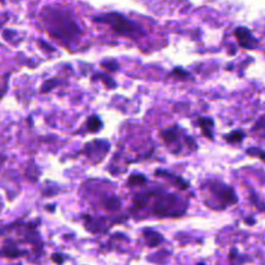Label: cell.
<instances>
[{
  "label": "cell",
  "instance_id": "2",
  "mask_svg": "<svg viewBox=\"0 0 265 265\" xmlns=\"http://www.w3.org/2000/svg\"><path fill=\"white\" fill-rule=\"evenodd\" d=\"M95 21L101 24L109 25L114 32L118 35L128 36V38H139L144 34V30L140 25H137L134 21H129L124 16L119 13H106L95 18Z\"/></svg>",
  "mask_w": 265,
  "mask_h": 265
},
{
  "label": "cell",
  "instance_id": "18",
  "mask_svg": "<svg viewBox=\"0 0 265 265\" xmlns=\"http://www.w3.org/2000/svg\"><path fill=\"white\" fill-rule=\"evenodd\" d=\"M96 78H100V79H104V80H102V82L105 83L106 85H108V87H115V83L113 82V79L110 78V76H108V75H105V74H99V75L96 76Z\"/></svg>",
  "mask_w": 265,
  "mask_h": 265
},
{
  "label": "cell",
  "instance_id": "4",
  "mask_svg": "<svg viewBox=\"0 0 265 265\" xmlns=\"http://www.w3.org/2000/svg\"><path fill=\"white\" fill-rule=\"evenodd\" d=\"M208 190L216 199L222 202L224 206H232L236 204L238 198H237L236 193L227 184L223 183H211L208 184Z\"/></svg>",
  "mask_w": 265,
  "mask_h": 265
},
{
  "label": "cell",
  "instance_id": "1",
  "mask_svg": "<svg viewBox=\"0 0 265 265\" xmlns=\"http://www.w3.org/2000/svg\"><path fill=\"white\" fill-rule=\"evenodd\" d=\"M41 18L50 35L57 40L70 43L80 35V27L66 9L47 7L41 13Z\"/></svg>",
  "mask_w": 265,
  "mask_h": 265
},
{
  "label": "cell",
  "instance_id": "10",
  "mask_svg": "<svg viewBox=\"0 0 265 265\" xmlns=\"http://www.w3.org/2000/svg\"><path fill=\"white\" fill-rule=\"evenodd\" d=\"M157 175H162V176H164V178H166V176H168V178H171L172 180H173V183H175L176 187H178L179 189H181V190L188 189V188H189V183H188V181L183 180V179L178 178V176L169 175L168 172H166V171H159V169H158V171H157Z\"/></svg>",
  "mask_w": 265,
  "mask_h": 265
},
{
  "label": "cell",
  "instance_id": "13",
  "mask_svg": "<svg viewBox=\"0 0 265 265\" xmlns=\"http://www.w3.org/2000/svg\"><path fill=\"white\" fill-rule=\"evenodd\" d=\"M102 127V122L97 117H91L87 122V128L91 132H97Z\"/></svg>",
  "mask_w": 265,
  "mask_h": 265
},
{
  "label": "cell",
  "instance_id": "14",
  "mask_svg": "<svg viewBox=\"0 0 265 265\" xmlns=\"http://www.w3.org/2000/svg\"><path fill=\"white\" fill-rule=\"evenodd\" d=\"M105 207L110 211H117L119 210L120 201L118 198H115V197H111V198L106 199L105 201Z\"/></svg>",
  "mask_w": 265,
  "mask_h": 265
},
{
  "label": "cell",
  "instance_id": "5",
  "mask_svg": "<svg viewBox=\"0 0 265 265\" xmlns=\"http://www.w3.org/2000/svg\"><path fill=\"white\" fill-rule=\"evenodd\" d=\"M234 35H236L237 40H238L241 47L246 48V50H255V48H256L257 40L253 38L252 32H251L247 27H237L236 31H234Z\"/></svg>",
  "mask_w": 265,
  "mask_h": 265
},
{
  "label": "cell",
  "instance_id": "8",
  "mask_svg": "<svg viewBox=\"0 0 265 265\" xmlns=\"http://www.w3.org/2000/svg\"><path fill=\"white\" fill-rule=\"evenodd\" d=\"M162 137L163 140L166 141L167 145H175L180 140V131H179L176 127H172V128H167L164 131H162Z\"/></svg>",
  "mask_w": 265,
  "mask_h": 265
},
{
  "label": "cell",
  "instance_id": "9",
  "mask_svg": "<svg viewBox=\"0 0 265 265\" xmlns=\"http://www.w3.org/2000/svg\"><path fill=\"white\" fill-rule=\"evenodd\" d=\"M213 124H215V123H213V120L211 119V118H201V119L198 120V125L202 128V132H203L204 136L208 137V139H213Z\"/></svg>",
  "mask_w": 265,
  "mask_h": 265
},
{
  "label": "cell",
  "instance_id": "16",
  "mask_svg": "<svg viewBox=\"0 0 265 265\" xmlns=\"http://www.w3.org/2000/svg\"><path fill=\"white\" fill-rule=\"evenodd\" d=\"M148 183V179L144 175H132L128 179V185H143Z\"/></svg>",
  "mask_w": 265,
  "mask_h": 265
},
{
  "label": "cell",
  "instance_id": "15",
  "mask_svg": "<svg viewBox=\"0 0 265 265\" xmlns=\"http://www.w3.org/2000/svg\"><path fill=\"white\" fill-rule=\"evenodd\" d=\"M246 153H247L248 155H251V157H257L265 162V150H262V149L248 148L247 150H246Z\"/></svg>",
  "mask_w": 265,
  "mask_h": 265
},
{
  "label": "cell",
  "instance_id": "11",
  "mask_svg": "<svg viewBox=\"0 0 265 265\" xmlns=\"http://www.w3.org/2000/svg\"><path fill=\"white\" fill-rule=\"evenodd\" d=\"M154 194H155V192H153V190H150V192H145V193H139V194H137L134 198L135 204H136L137 207L145 206V204L148 203L149 199L152 198Z\"/></svg>",
  "mask_w": 265,
  "mask_h": 265
},
{
  "label": "cell",
  "instance_id": "12",
  "mask_svg": "<svg viewBox=\"0 0 265 265\" xmlns=\"http://www.w3.org/2000/svg\"><path fill=\"white\" fill-rule=\"evenodd\" d=\"M243 139H245V134H243L242 131H233L232 134H229V135H227V136H225V140H227L228 143H230V144L241 143Z\"/></svg>",
  "mask_w": 265,
  "mask_h": 265
},
{
  "label": "cell",
  "instance_id": "21",
  "mask_svg": "<svg viewBox=\"0 0 265 265\" xmlns=\"http://www.w3.org/2000/svg\"><path fill=\"white\" fill-rule=\"evenodd\" d=\"M52 260L55 262H57V264H62V262H64V257H62L61 255H57V253H55V255H53Z\"/></svg>",
  "mask_w": 265,
  "mask_h": 265
},
{
  "label": "cell",
  "instance_id": "20",
  "mask_svg": "<svg viewBox=\"0 0 265 265\" xmlns=\"http://www.w3.org/2000/svg\"><path fill=\"white\" fill-rule=\"evenodd\" d=\"M172 73L175 74L176 76H180V78H184V76H189V74H188L185 70H183L181 67H176V69H173Z\"/></svg>",
  "mask_w": 265,
  "mask_h": 265
},
{
  "label": "cell",
  "instance_id": "3",
  "mask_svg": "<svg viewBox=\"0 0 265 265\" xmlns=\"http://www.w3.org/2000/svg\"><path fill=\"white\" fill-rule=\"evenodd\" d=\"M153 212L160 217H178L185 212V207L180 199L172 193L159 194L154 202Z\"/></svg>",
  "mask_w": 265,
  "mask_h": 265
},
{
  "label": "cell",
  "instance_id": "7",
  "mask_svg": "<svg viewBox=\"0 0 265 265\" xmlns=\"http://www.w3.org/2000/svg\"><path fill=\"white\" fill-rule=\"evenodd\" d=\"M143 234H144V238H145L146 243H148V246H150V247H155V246H158L160 242L163 241V237L160 236L158 232H155V230L145 229L143 232Z\"/></svg>",
  "mask_w": 265,
  "mask_h": 265
},
{
  "label": "cell",
  "instance_id": "22",
  "mask_svg": "<svg viewBox=\"0 0 265 265\" xmlns=\"http://www.w3.org/2000/svg\"><path fill=\"white\" fill-rule=\"evenodd\" d=\"M198 265H203V264H198Z\"/></svg>",
  "mask_w": 265,
  "mask_h": 265
},
{
  "label": "cell",
  "instance_id": "6",
  "mask_svg": "<svg viewBox=\"0 0 265 265\" xmlns=\"http://www.w3.org/2000/svg\"><path fill=\"white\" fill-rule=\"evenodd\" d=\"M109 150V144H106V141H92L91 144H88L87 146L84 148V153L88 155L90 158H92V159L95 160V155L99 154L100 159H102L104 158V155L102 154H106Z\"/></svg>",
  "mask_w": 265,
  "mask_h": 265
},
{
  "label": "cell",
  "instance_id": "19",
  "mask_svg": "<svg viewBox=\"0 0 265 265\" xmlns=\"http://www.w3.org/2000/svg\"><path fill=\"white\" fill-rule=\"evenodd\" d=\"M102 66L105 67V69H108V70L110 71H115L118 70V64L115 61H110V62H102Z\"/></svg>",
  "mask_w": 265,
  "mask_h": 265
},
{
  "label": "cell",
  "instance_id": "17",
  "mask_svg": "<svg viewBox=\"0 0 265 265\" xmlns=\"http://www.w3.org/2000/svg\"><path fill=\"white\" fill-rule=\"evenodd\" d=\"M57 84H59V82H57L56 79L46 80V82H44V84L41 85V92H48V91H51L53 87H56Z\"/></svg>",
  "mask_w": 265,
  "mask_h": 265
}]
</instances>
